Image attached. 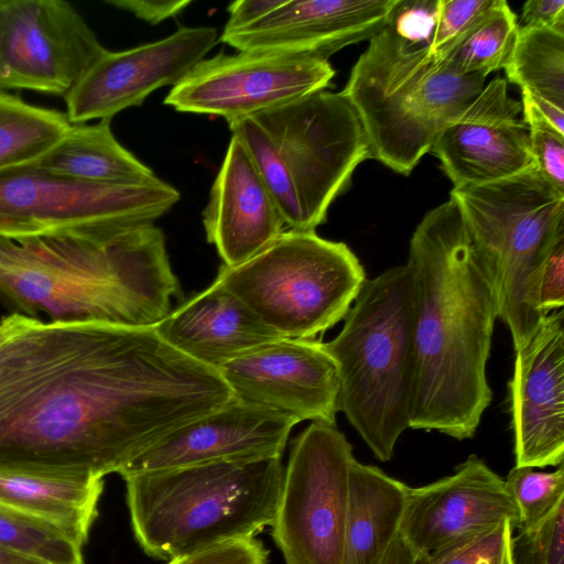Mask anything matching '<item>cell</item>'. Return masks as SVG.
<instances>
[{
  "instance_id": "cell-1",
  "label": "cell",
  "mask_w": 564,
  "mask_h": 564,
  "mask_svg": "<svg viewBox=\"0 0 564 564\" xmlns=\"http://www.w3.org/2000/svg\"><path fill=\"white\" fill-rule=\"evenodd\" d=\"M232 398L217 370L154 327L0 319V469L118 474Z\"/></svg>"
},
{
  "instance_id": "cell-2",
  "label": "cell",
  "mask_w": 564,
  "mask_h": 564,
  "mask_svg": "<svg viewBox=\"0 0 564 564\" xmlns=\"http://www.w3.org/2000/svg\"><path fill=\"white\" fill-rule=\"evenodd\" d=\"M406 264L412 274L410 429L471 438L492 398L486 367L498 310L453 199L419 223Z\"/></svg>"
},
{
  "instance_id": "cell-3",
  "label": "cell",
  "mask_w": 564,
  "mask_h": 564,
  "mask_svg": "<svg viewBox=\"0 0 564 564\" xmlns=\"http://www.w3.org/2000/svg\"><path fill=\"white\" fill-rule=\"evenodd\" d=\"M177 294L165 238L154 224L107 245L0 236V300L14 313L154 327Z\"/></svg>"
},
{
  "instance_id": "cell-4",
  "label": "cell",
  "mask_w": 564,
  "mask_h": 564,
  "mask_svg": "<svg viewBox=\"0 0 564 564\" xmlns=\"http://www.w3.org/2000/svg\"><path fill=\"white\" fill-rule=\"evenodd\" d=\"M281 457L218 462L123 478L132 530L155 558L177 556L271 525L283 481Z\"/></svg>"
},
{
  "instance_id": "cell-5",
  "label": "cell",
  "mask_w": 564,
  "mask_h": 564,
  "mask_svg": "<svg viewBox=\"0 0 564 564\" xmlns=\"http://www.w3.org/2000/svg\"><path fill=\"white\" fill-rule=\"evenodd\" d=\"M486 78L458 74L429 45L409 41L384 23L340 93L361 123L370 156L409 175L445 126L482 90Z\"/></svg>"
},
{
  "instance_id": "cell-6",
  "label": "cell",
  "mask_w": 564,
  "mask_h": 564,
  "mask_svg": "<svg viewBox=\"0 0 564 564\" xmlns=\"http://www.w3.org/2000/svg\"><path fill=\"white\" fill-rule=\"evenodd\" d=\"M324 348L338 370V412L381 462L410 429L413 381L412 274L408 264L367 279Z\"/></svg>"
},
{
  "instance_id": "cell-7",
  "label": "cell",
  "mask_w": 564,
  "mask_h": 564,
  "mask_svg": "<svg viewBox=\"0 0 564 564\" xmlns=\"http://www.w3.org/2000/svg\"><path fill=\"white\" fill-rule=\"evenodd\" d=\"M449 198L486 268L498 318L518 350L541 321L528 307L527 282L536 263L564 239V192L533 167L490 183L453 187Z\"/></svg>"
},
{
  "instance_id": "cell-8",
  "label": "cell",
  "mask_w": 564,
  "mask_h": 564,
  "mask_svg": "<svg viewBox=\"0 0 564 564\" xmlns=\"http://www.w3.org/2000/svg\"><path fill=\"white\" fill-rule=\"evenodd\" d=\"M366 280L346 243L288 229L247 262L221 265L214 282L284 338L315 339L345 318Z\"/></svg>"
},
{
  "instance_id": "cell-9",
  "label": "cell",
  "mask_w": 564,
  "mask_h": 564,
  "mask_svg": "<svg viewBox=\"0 0 564 564\" xmlns=\"http://www.w3.org/2000/svg\"><path fill=\"white\" fill-rule=\"evenodd\" d=\"M181 198L159 180L97 184L51 174L29 164L0 171V236L115 242L153 225Z\"/></svg>"
},
{
  "instance_id": "cell-10",
  "label": "cell",
  "mask_w": 564,
  "mask_h": 564,
  "mask_svg": "<svg viewBox=\"0 0 564 564\" xmlns=\"http://www.w3.org/2000/svg\"><path fill=\"white\" fill-rule=\"evenodd\" d=\"M352 446L314 421L292 442L271 523L285 564H344Z\"/></svg>"
},
{
  "instance_id": "cell-11",
  "label": "cell",
  "mask_w": 564,
  "mask_h": 564,
  "mask_svg": "<svg viewBox=\"0 0 564 564\" xmlns=\"http://www.w3.org/2000/svg\"><path fill=\"white\" fill-rule=\"evenodd\" d=\"M268 133L315 231L354 171L370 158L361 123L341 93L321 90L251 116Z\"/></svg>"
},
{
  "instance_id": "cell-12",
  "label": "cell",
  "mask_w": 564,
  "mask_h": 564,
  "mask_svg": "<svg viewBox=\"0 0 564 564\" xmlns=\"http://www.w3.org/2000/svg\"><path fill=\"white\" fill-rule=\"evenodd\" d=\"M328 59L263 52L220 53L198 62L164 104L181 112L212 115L228 123L326 90Z\"/></svg>"
},
{
  "instance_id": "cell-13",
  "label": "cell",
  "mask_w": 564,
  "mask_h": 564,
  "mask_svg": "<svg viewBox=\"0 0 564 564\" xmlns=\"http://www.w3.org/2000/svg\"><path fill=\"white\" fill-rule=\"evenodd\" d=\"M106 48L70 3L0 0V91L65 98Z\"/></svg>"
},
{
  "instance_id": "cell-14",
  "label": "cell",
  "mask_w": 564,
  "mask_h": 564,
  "mask_svg": "<svg viewBox=\"0 0 564 564\" xmlns=\"http://www.w3.org/2000/svg\"><path fill=\"white\" fill-rule=\"evenodd\" d=\"M218 36L212 26H184L130 50H106L64 98L69 122L110 120L127 108L141 106L152 91L174 87L205 58Z\"/></svg>"
},
{
  "instance_id": "cell-15",
  "label": "cell",
  "mask_w": 564,
  "mask_h": 564,
  "mask_svg": "<svg viewBox=\"0 0 564 564\" xmlns=\"http://www.w3.org/2000/svg\"><path fill=\"white\" fill-rule=\"evenodd\" d=\"M235 398L302 421L336 424L338 370L316 339L282 338L218 370Z\"/></svg>"
},
{
  "instance_id": "cell-16",
  "label": "cell",
  "mask_w": 564,
  "mask_h": 564,
  "mask_svg": "<svg viewBox=\"0 0 564 564\" xmlns=\"http://www.w3.org/2000/svg\"><path fill=\"white\" fill-rule=\"evenodd\" d=\"M503 521L519 529V512L505 479L470 455L452 475L410 487L400 536L419 560Z\"/></svg>"
},
{
  "instance_id": "cell-17",
  "label": "cell",
  "mask_w": 564,
  "mask_h": 564,
  "mask_svg": "<svg viewBox=\"0 0 564 564\" xmlns=\"http://www.w3.org/2000/svg\"><path fill=\"white\" fill-rule=\"evenodd\" d=\"M508 402L516 466H560L564 460V311L544 315L516 350Z\"/></svg>"
},
{
  "instance_id": "cell-18",
  "label": "cell",
  "mask_w": 564,
  "mask_h": 564,
  "mask_svg": "<svg viewBox=\"0 0 564 564\" xmlns=\"http://www.w3.org/2000/svg\"><path fill=\"white\" fill-rule=\"evenodd\" d=\"M522 104L497 77L445 128L432 152L453 187L503 180L535 167Z\"/></svg>"
},
{
  "instance_id": "cell-19",
  "label": "cell",
  "mask_w": 564,
  "mask_h": 564,
  "mask_svg": "<svg viewBox=\"0 0 564 564\" xmlns=\"http://www.w3.org/2000/svg\"><path fill=\"white\" fill-rule=\"evenodd\" d=\"M297 422L232 398L147 448L118 473L128 476L218 462L281 457Z\"/></svg>"
},
{
  "instance_id": "cell-20",
  "label": "cell",
  "mask_w": 564,
  "mask_h": 564,
  "mask_svg": "<svg viewBox=\"0 0 564 564\" xmlns=\"http://www.w3.org/2000/svg\"><path fill=\"white\" fill-rule=\"evenodd\" d=\"M395 0H284L259 21L221 33L238 52H263L328 59L350 44L370 40L386 23Z\"/></svg>"
},
{
  "instance_id": "cell-21",
  "label": "cell",
  "mask_w": 564,
  "mask_h": 564,
  "mask_svg": "<svg viewBox=\"0 0 564 564\" xmlns=\"http://www.w3.org/2000/svg\"><path fill=\"white\" fill-rule=\"evenodd\" d=\"M206 239L223 265H240L269 247L284 219L241 141L231 134L203 212Z\"/></svg>"
},
{
  "instance_id": "cell-22",
  "label": "cell",
  "mask_w": 564,
  "mask_h": 564,
  "mask_svg": "<svg viewBox=\"0 0 564 564\" xmlns=\"http://www.w3.org/2000/svg\"><path fill=\"white\" fill-rule=\"evenodd\" d=\"M154 329L166 344L217 371L238 357L284 338L216 282L172 310Z\"/></svg>"
},
{
  "instance_id": "cell-23",
  "label": "cell",
  "mask_w": 564,
  "mask_h": 564,
  "mask_svg": "<svg viewBox=\"0 0 564 564\" xmlns=\"http://www.w3.org/2000/svg\"><path fill=\"white\" fill-rule=\"evenodd\" d=\"M104 477L0 469V507L66 533L84 546L98 514Z\"/></svg>"
},
{
  "instance_id": "cell-24",
  "label": "cell",
  "mask_w": 564,
  "mask_h": 564,
  "mask_svg": "<svg viewBox=\"0 0 564 564\" xmlns=\"http://www.w3.org/2000/svg\"><path fill=\"white\" fill-rule=\"evenodd\" d=\"M410 487L354 459L349 473L344 564H378L400 535Z\"/></svg>"
},
{
  "instance_id": "cell-25",
  "label": "cell",
  "mask_w": 564,
  "mask_h": 564,
  "mask_svg": "<svg viewBox=\"0 0 564 564\" xmlns=\"http://www.w3.org/2000/svg\"><path fill=\"white\" fill-rule=\"evenodd\" d=\"M34 164L54 175L97 184H141L160 180L119 143L110 120L72 124L63 139Z\"/></svg>"
},
{
  "instance_id": "cell-26",
  "label": "cell",
  "mask_w": 564,
  "mask_h": 564,
  "mask_svg": "<svg viewBox=\"0 0 564 564\" xmlns=\"http://www.w3.org/2000/svg\"><path fill=\"white\" fill-rule=\"evenodd\" d=\"M70 126L66 112L0 91V171L37 162Z\"/></svg>"
},
{
  "instance_id": "cell-27",
  "label": "cell",
  "mask_w": 564,
  "mask_h": 564,
  "mask_svg": "<svg viewBox=\"0 0 564 564\" xmlns=\"http://www.w3.org/2000/svg\"><path fill=\"white\" fill-rule=\"evenodd\" d=\"M503 69L522 93L564 110V33L519 26Z\"/></svg>"
},
{
  "instance_id": "cell-28",
  "label": "cell",
  "mask_w": 564,
  "mask_h": 564,
  "mask_svg": "<svg viewBox=\"0 0 564 564\" xmlns=\"http://www.w3.org/2000/svg\"><path fill=\"white\" fill-rule=\"evenodd\" d=\"M519 23L505 0L498 4L444 58L462 75L480 74L503 68L514 46Z\"/></svg>"
},
{
  "instance_id": "cell-29",
  "label": "cell",
  "mask_w": 564,
  "mask_h": 564,
  "mask_svg": "<svg viewBox=\"0 0 564 564\" xmlns=\"http://www.w3.org/2000/svg\"><path fill=\"white\" fill-rule=\"evenodd\" d=\"M228 124L232 135L241 141L248 152L286 227L307 231L293 182L268 133L252 117L241 118Z\"/></svg>"
},
{
  "instance_id": "cell-30",
  "label": "cell",
  "mask_w": 564,
  "mask_h": 564,
  "mask_svg": "<svg viewBox=\"0 0 564 564\" xmlns=\"http://www.w3.org/2000/svg\"><path fill=\"white\" fill-rule=\"evenodd\" d=\"M0 549L46 564H84L83 545L66 533L1 507Z\"/></svg>"
},
{
  "instance_id": "cell-31",
  "label": "cell",
  "mask_w": 564,
  "mask_h": 564,
  "mask_svg": "<svg viewBox=\"0 0 564 564\" xmlns=\"http://www.w3.org/2000/svg\"><path fill=\"white\" fill-rule=\"evenodd\" d=\"M518 512L519 530H532L564 503V468L539 471L529 466H514L505 479Z\"/></svg>"
},
{
  "instance_id": "cell-32",
  "label": "cell",
  "mask_w": 564,
  "mask_h": 564,
  "mask_svg": "<svg viewBox=\"0 0 564 564\" xmlns=\"http://www.w3.org/2000/svg\"><path fill=\"white\" fill-rule=\"evenodd\" d=\"M514 530L510 521H503L490 530L419 558L417 564H513L511 542Z\"/></svg>"
},
{
  "instance_id": "cell-33",
  "label": "cell",
  "mask_w": 564,
  "mask_h": 564,
  "mask_svg": "<svg viewBox=\"0 0 564 564\" xmlns=\"http://www.w3.org/2000/svg\"><path fill=\"white\" fill-rule=\"evenodd\" d=\"M499 0H438L429 43L438 59L446 58L464 37L498 4Z\"/></svg>"
},
{
  "instance_id": "cell-34",
  "label": "cell",
  "mask_w": 564,
  "mask_h": 564,
  "mask_svg": "<svg viewBox=\"0 0 564 564\" xmlns=\"http://www.w3.org/2000/svg\"><path fill=\"white\" fill-rule=\"evenodd\" d=\"M522 119L536 171L564 192V133L560 132L522 93Z\"/></svg>"
},
{
  "instance_id": "cell-35",
  "label": "cell",
  "mask_w": 564,
  "mask_h": 564,
  "mask_svg": "<svg viewBox=\"0 0 564 564\" xmlns=\"http://www.w3.org/2000/svg\"><path fill=\"white\" fill-rule=\"evenodd\" d=\"M513 564H564V503L539 527L512 536Z\"/></svg>"
},
{
  "instance_id": "cell-36",
  "label": "cell",
  "mask_w": 564,
  "mask_h": 564,
  "mask_svg": "<svg viewBox=\"0 0 564 564\" xmlns=\"http://www.w3.org/2000/svg\"><path fill=\"white\" fill-rule=\"evenodd\" d=\"M525 301L539 318L564 305V239L557 241L529 275Z\"/></svg>"
},
{
  "instance_id": "cell-37",
  "label": "cell",
  "mask_w": 564,
  "mask_h": 564,
  "mask_svg": "<svg viewBox=\"0 0 564 564\" xmlns=\"http://www.w3.org/2000/svg\"><path fill=\"white\" fill-rule=\"evenodd\" d=\"M169 564H269V552L254 536L241 538L177 556Z\"/></svg>"
},
{
  "instance_id": "cell-38",
  "label": "cell",
  "mask_w": 564,
  "mask_h": 564,
  "mask_svg": "<svg viewBox=\"0 0 564 564\" xmlns=\"http://www.w3.org/2000/svg\"><path fill=\"white\" fill-rule=\"evenodd\" d=\"M438 0H395L386 24L409 41L429 45Z\"/></svg>"
},
{
  "instance_id": "cell-39",
  "label": "cell",
  "mask_w": 564,
  "mask_h": 564,
  "mask_svg": "<svg viewBox=\"0 0 564 564\" xmlns=\"http://www.w3.org/2000/svg\"><path fill=\"white\" fill-rule=\"evenodd\" d=\"M120 10L128 11L152 25L173 18L185 10L192 1L188 0H109Z\"/></svg>"
},
{
  "instance_id": "cell-40",
  "label": "cell",
  "mask_w": 564,
  "mask_h": 564,
  "mask_svg": "<svg viewBox=\"0 0 564 564\" xmlns=\"http://www.w3.org/2000/svg\"><path fill=\"white\" fill-rule=\"evenodd\" d=\"M519 26L545 28L564 33V1H527L522 7Z\"/></svg>"
},
{
  "instance_id": "cell-41",
  "label": "cell",
  "mask_w": 564,
  "mask_h": 564,
  "mask_svg": "<svg viewBox=\"0 0 564 564\" xmlns=\"http://www.w3.org/2000/svg\"><path fill=\"white\" fill-rule=\"evenodd\" d=\"M284 0H239L229 4L228 21L223 33H229L246 28L259 21Z\"/></svg>"
},
{
  "instance_id": "cell-42",
  "label": "cell",
  "mask_w": 564,
  "mask_h": 564,
  "mask_svg": "<svg viewBox=\"0 0 564 564\" xmlns=\"http://www.w3.org/2000/svg\"><path fill=\"white\" fill-rule=\"evenodd\" d=\"M378 564H417V556L399 535Z\"/></svg>"
},
{
  "instance_id": "cell-43",
  "label": "cell",
  "mask_w": 564,
  "mask_h": 564,
  "mask_svg": "<svg viewBox=\"0 0 564 564\" xmlns=\"http://www.w3.org/2000/svg\"><path fill=\"white\" fill-rule=\"evenodd\" d=\"M0 564H46L37 560L25 557L0 549Z\"/></svg>"
}]
</instances>
